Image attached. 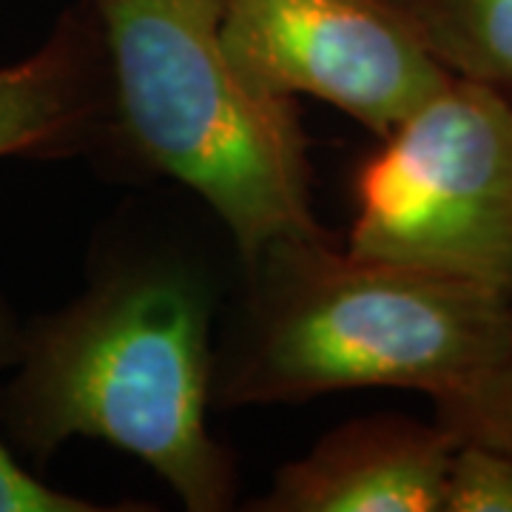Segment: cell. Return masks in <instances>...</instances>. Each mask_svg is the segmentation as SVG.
<instances>
[{
  "instance_id": "obj_1",
  "label": "cell",
  "mask_w": 512,
  "mask_h": 512,
  "mask_svg": "<svg viewBox=\"0 0 512 512\" xmlns=\"http://www.w3.org/2000/svg\"><path fill=\"white\" fill-rule=\"evenodd\" d=\"M217 308L208 256L160 231H106L86 291L20 328L0 390L9 441L37 464L66 441H106L185 510H231L237 458L208 430Z\"/></svg>"
},
{
  "instance_id": "obj_2",
  "label": "cell",
  "mask_w": 512,
  "mask_h": 512,
  "mask_svg": "<svg viewBox=\"0 0 512 512\" xmlns=\"http://www.w3.org/2000/svg\"><path fill=\"white\" fill-rule=\"evenodd\" d=\"M512 345V302L464 279L359 259L328 231L239 259L214 342L211 410L311 402L336 390L456 393Z\"/></svg>"
},
{
  "instance_id": "obj_3",
  "label": "cell",
  "mask_w": 512,
  "mask_h": 512,
  "mask_svg": "<svg viewBox=\"0 0 512 512\" xmlns=\"http://www.w3.org/2000/svg\"><path fill=\"white\" fill-rule=\"evenodd\" d=\"M111 80V157L194 191L237 259L316 234L296 100L262 97L222 46L225 0H83Z\"/></svg>"
},
{
  "instance_id": "obj_4",
  "label": "cell",
  "mask_w": 512,
  "mask_h": 512,
  "mask_svg": "<svg viewBox=\"0 0 512 512\" xmlns=\"http://www.w3.org/2000/svg\"><path fill=\"white\" fill-rule=\"evenodd\" d=\"M345 251L512 302V97L450 74L353 174Z\"/></svg>"
},
{
  "instance_id": "obj_5",
  "label": "cell",
  "mask_w": 512,
  "mask_h": 512,
  "mask_svg": "<svg viewBox=\"0 0 512 512\" xmlns=\"http://www.w3.org/2000/svg\"><path fill=\"white\" fill-rule=\"evenodd\" d=\"M222 46L251 92L308 94L376 137L450 77L382 0H225Z\"/></svg>"
},
{
  "instance_id": "obj_6",
  "label": "cell",
  "mask_w": 512,
  "mask_h": 512,
  "mask_svg": "<svg viewBox=\"0 0 512 512\" xmlns=\"http://www.w3.org/2000/svg\"><path fill=\"white\" fill-rule=\"evenodd\" d=\"M444 427L407 416H367L333 427L288 461L256 512H441L456 450Z\"/></svg>"
},
{
  "instance_id": "obj_7",
  "label": "cell",
  "mask_w": 512,
  "mask_h": 512,
  "mask_svg": "<svg viewBox=\"0 0 512 512\" xmlns=\"http://www.w3.org/2000/svg\"><path fill=\"white\" fill-rule=\"evenodd\" d=\"M111 146L106 52L80 3L37 52L0 66V160L111 157Z\"/></svg>"
},
{
  "instance_id": "obj_8",
  "label": "cell",
  "mask_w": 512,
  "mask_h": 512,
  "mask_svg": "<svg viewBox=\"0 0 512 512\" xmlns=\"http://www.w3.org/2000/svg\"><path fill=\"white\" fill-rule=\"evenodd\" d=\"M450 74L512 97V0H382Z\"/></svg>"
},
{
  "instance_id": "obj_9",
  "label": "cell",
  "mask_w": 512,
  "mask_h": 512,
  "mask_svg": "<svg viewBox=\"0 0 512 512\" xmlns=\"http://www.w3.org/2000/svg\"><path fill=\"white\" fill-rule=\"evenodd\" d=\"M436 424L456 441L490 444L512 456V345L467 387L433 399Z\"/></svg>"
},
{
  "instance_id": "obj_10",
  "label": "cell",
  "mask_w": 512,
  "mask_h": 512,
  "mask_svg": "<svg viewBox=\"0 0 512 512\" xmlns=\"http://www.w3.org/2000/svg\"><path fill=\"white\" fill-rule=\"evenodd\" d=\"M18 316L6 299H0V373L12 370L20 353ZM123 512L146 510L140 504H100L92 498L63 493L49 487L46 481L32 476L15 450L0 439V512Z\"/></svg>"
},
{
  "instance_id": "obj_11",
  "label": "cell",
  "mask_w": 512,
  "mask_h": 512,
  "mask_svg": "<svg viewBox=\"0 0 512 512\" xmlns=\"http://www.w3.org/2000/svg\"><path fill=\"white\" fill-rule=\"evenodd\" d=\"M441 512H512L510 453L458 441L444 476Z\"/></svg>"
}]
</instances>
